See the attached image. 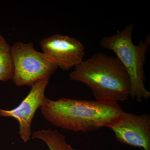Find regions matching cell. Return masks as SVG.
I'll return each instance as SVG.
<instances>
[{
  "label": "cell",
  "instance_id": "obj_1",
  "mask_svg": "<svg viewBox=\"0 0 150 150\" xmlns=\"http://www.w3.org/2000/svg\"><path fill=\"white\" fill-rule=\"evenodd\" d=\"M46 121L59 128L88 132L109 127L124 113L118 103L46 97L40 107Z\"/></svg>",
  "mask_w": 150,
  "mask_h": 150
},
{
  "label": "cell",
  "instance_id": "obj_2",
  "mask_svg": "<svg viewBox=\"0 0 150 150\" xmlns=\"http://www.w3.org/2000/svg\"><path fill=\"white\" fill-rule=\"evenodd\" d=\"M71 80L81 82L91 91L96 100L118 103L130 95V79L117 57L97 52L75 67Z\"/></svg>",
  "mask_w": 150,
  "mask_h": 150
},
{
  "label": "cell",
  "instance_id": "obj_3",
  "mask_svg": "<svg viewBox=\"0 0 150 150\" xmlns=\"http://www.w3.org/2000/svg\"><path fill=\"white\" fill-rule=\"evenodd\" d=\"M134 24L128 25L121 31L105 36L100 42L102 48L112 51L125 67L131 85L130 96L137 102L149 99L150 92L145 87L144 66L146 55L150 45V35L141 40L137 45L132 40Z\"/></svg>",
  "mask_w": 150,
  "mask_h": 150
},
{
  "label": "cell",
  "instance_id": "obj_4",
  "mask_svg": "<svg viewBox=\"0 0 150 150\" xmlns=\"http://www.w3.org/2000/svg\"><path fill=\"white\" fill-rule=\"evenodd\" d=\"M14 83L17 86H31L42 78L54 74L58 67L32 43L17 42L11 46Z\"/></svg>",
  "mask_w": 150,
  "mask_h": 150
},
{
  "label": "cell",
  "instance_id": "obj_5",
  "mask_svg": "<svg viewBox=\"0 0 150 150\" xmlns=\"http://www.w3.org/2000/svg\"><path fill=\"white\" fill-rule=\"evenodd\" d=\"M39 44L45 56L62 70H69L83 61V45L69 35L54 34L43 38Z\"/></svg>",
  "mask_w": 150,
  "mask_h": 150
},
{
  "label": "cell",
  "instance_id": "obj_6",
  "mask_svg": "<svg viewBox=\"0 0 150 150\" xmlns=\"http://www.w3.org/2000/svg\"><path fill=\"white\" fill-rule=\"evenodd\" d=\"M109 128L116 140L143 150H150V116L124 112Z\"/></svg>",
  "mask_w": 150,
  "mask_h": 150
},
{
  "label": "cell",
  "instance_id": "obj_7",
  "mask_svg": "<svg viewBox=\"0 0 150 150\" xmlns=\"http://www.w3.org/2000/svg\"><path fill=\"white\" fill-rule=\"evenodd\" d=\"M50 77L38 80L31 86L29 93L17 107L11 110L0 108V116L15 118L19 123L18 134L25 143L30 139L31 123L35 112L40 107L44 98L45 90Z\"/></svg>",
  "mask_w": 150,
  "mask_h": 150
},
{
  "label": "cell",
  "instance_id": "obj_8",
  "mask_svg": "<svg viewBox=\"0 0 150 150\" xmlns=\"http://www.w3.org/2000/svg\"><path fill=\"white\" fill-rule=\"evenodd\" d=\"M32 139L42 140L48 146L49 150H76L67 144L66 136L56 130L42 129L33 132Z\"/></svg>",
  "mask_w": 150,
  "mask_h": 150
},
{
  "label": "cell",
  "instance_id": "obj_9",
  "mask_svg": "<svg viewBox=\"0 0 150 150\" xmlns=\"http://www.w3.org/2000/svg\"><path fill=\"white\" fill-rule=\"evenodd\" d=\"M13 73L11 46L0 33V81L12 80Z\"/></svg>",
  "mask_w": 150,
  "mask_h": 150
}]
</instances>
